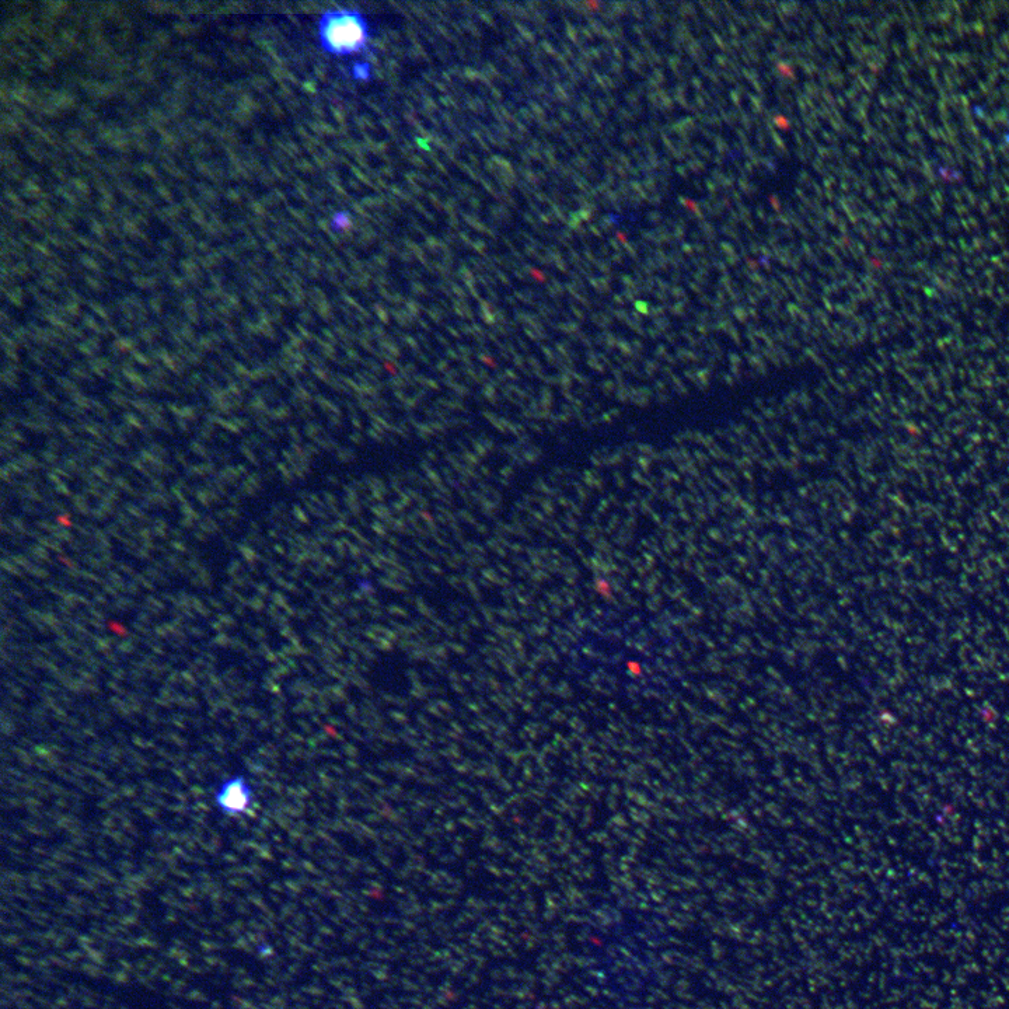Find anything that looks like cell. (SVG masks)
<instances>
[{
  "instance_id": "6da1fadb",
  "label": "cell",
  "mask_w": 1009,
  "mask_h": 1009,
  "mask_svg": "<svg viewBox=\"0 0 1009 1009\" xmlns=\"http://www.w3.org/2000/svg\"><path fill=\"white\" fill-rule=\"evenodd\" d=\"M319 33L324 51L337 57H349L368 47L370 27L359 10L334 9L321 16Z\"/></svg>"
},
{
  "instance_id": "7a4b0ae2",
  "label": "cell",
  "mask_w": 1009,
  "mask_h": 1009,
  "mask_svg": "<svg viewBox=\"0 0 1009 1009\" xmlns=\"http://www.w3.org/2000/svg\"><path fill=\"white\" fill-rule=\"evenodd\" d=\"M253 796V788L247 778L243 775H233L223 780L216 788L215 803L219 811L226 815H242L249 811Z\"/></svg>"
},
{
  "instance_id": "3957f363",
  "label": "cell",
  "mask_w": 1009,
  "mask_h": 1009,
  "mask_svg": "<svg viewBox=\"0 0 1009 1009\" xmlns=\"http://www.w3.org/2000/svg\"><path fill=\"white\" fill-rule=\"evenodd\" d=\"M352 76L361 82H368L372 78V66L368 62H355L352 68Z\"/></svg>"
},
{
  "instance_id": "277c9868",
  "label": "cell",
  "mask_w": 1009,
  "mask_h": 1009,
  "mask_svg": "<svg viewBox=\"0 0 1009 1009\" xmlns=\"http://www.w3.org/2000/svg\"><path fill=\"white\" fill-rule=\"evenodd\" d=\"M333 228L335 230H347L351 228V218L347 212H337L333 218Z\"/></svg>"
}]
</instances>
